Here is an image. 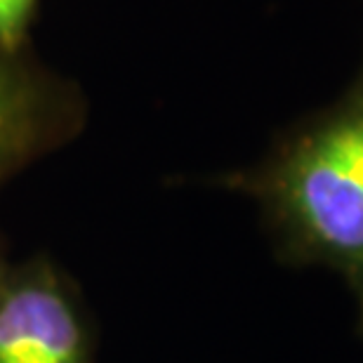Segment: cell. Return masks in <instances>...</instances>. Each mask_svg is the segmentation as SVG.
Instances as JSON below:
<instances>
[{"label":"cell","mask_w":363,"mask_h":363,"mask_svg":"<svg viewBox=\"0 0 363 363\" xmlns=\"http://www.w3.org/2000/svg\"><path fill=\"white\" fill-rule=\"evenodd\" d=\"M85 121L83 99L21 52L0 50V186L50 151L74 140Z\"/></svg>","instance_id":"3957f363"},{"label":"cell","mask_w":363,"mask_h":363,"mask_svg":"<svg viewBox=\"0 0 363 363\" xmlns=\"http://www.w3.org/2000/svg\"><path fill=\"white\" fill-rule=\"evenodd\" d=\"M0 363H94V325L74 279L48 255L0 276Z\"/></svg>","instance_id":"7a4b0ae2"},{"label":"cell","mask_w":363,"mask_h":363,"mask_svg":"<svg viewBox=\"0 0 363 363\" xmlns=\"http://www.w3.org/2000/svg\"><path fill=\"white\" fill-rule=\"evenodd\" d=\"M38 0H0V50L21 52Z\"/></svg>","instance_id":"277c9868"},{"label":"cell","mask_w":363,"mask_h":363,"mask_svg":"<svg viewBox=\"0 0 363 363\" xmlns=\"http://www.w3.org/2000/svg\"><path fill=\"white\" fill-rule=\"evenodd\" d=\"M7 264H10V259H7V252H5V245H3V238H0V276L7 269Z\"/></svg>","instance_id":"5b68a950"},{"label":"cell","mask_w":363,"mask_h":363,"mask_svg":"<svg viewBox=\"0 0 363 363\" xmlns=\"http://www.w3.org/2000/svg\"><path fill=\"white\" fill-rule=\"evenodd\" d=\"M224 182L257 203L281 259L345 281L363 333V69L342 97Z\"/></svg>","instance_id":"6da1fadb"}]
</instances>
